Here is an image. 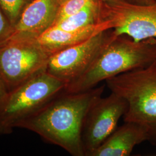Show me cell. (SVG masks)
I'll list each match as a JSON object with an SVG mask.
<instances>
[{
  "label": "cell",
  "instance_id": "cell-18",
  "mask_svg": "<svg viewBox=\"0 0 156 156\" xmlns=\"http://www.w3.org/2000/svg\"><path fill=\"white\" fill-rule=\"evenodd\" d=\"M67 1H68V0H58L59 2H60V5H61L62 4H64V2H66Z\"/></svg>",
  "mask_w": 156,
  "mask_h": 156
},
{
  "label": "cell",
  "instance_id": "cell-4",
  "mask_svg": "<svg viewBox=\"0 0 156 156\" xmlns=\"http://www.w3.org/2000/svg\"><path fill=\"white\" fill-rule=\"evenodd\" d=\"M66 84L44 71L8 93L0 103V134H10L65 89Z\"/></svg>",
  "mask_w": 156,
  "mask_h": 156
},
{
  "label": "cell",
  "instance_id": "cell-5",
  "mask_svg": "<svg viewBox=\"0 0 156 156\" xmlns=\"http://www.w3.org/2000/svg\"><path fill=\"white\" fill-rule=\"evenodd\" d=\"M50 57L37 39L12 38L0 46V79L8 93L46 69Z\"/></svg>",
  "mask_w": 156,
  "mask_h": 156
},
{
  "label": "cell",
  "instance_id": "cell-15",
  "mask_svg": "<svg viewBox=\"0 0 156 156\" xmlns=\"http://www.w3.org/2000/svg\"><path fill=\"white\" fill-rule=\"evenodd\" d=\"M15 28L0 9V46L11 39Z\"/></svg>",
  "mask_w": 156,
  "mask_h": 156
},
{
  "label": "cell",
  "instance_id": "cell-17",
  "mask_svg": "<svg viewBox=\"0 0 156 156\" xmlns=\"http://www.w3.org/2000/svg\"><path fill=\"white\" fill-rule=\"evenodd\" d=\"M127 1L132 3L136 4H140V5L150 4L156 1V0H127Z\"/></svg>",
  "mask_w": 156,
  "mask_h": 156
},
{
  "label": "cell",
  "instance_id": "cell-1",
  "mask_svg": "<svg viewBox=\"0 0 156 156\" xmlns=\"http://www.w3.org/2000/svg\"><path fill=\"white\" fill-rule=\"evenodd\" d=\"M105 86L79 93L64 90L20 127L35 132L72 156H85L82 140L84 121L90 107L102 96Z\"/></svg>",
  "mask_w": 156,
  "mask_h": 156
},
{
  "label": "cell",
  "instance_id": "cell-8",
  "mask_svg": "<svg viewBox=\"0 0 156 156\" xmlns=\"http://www.w3.org/2000/svg\"><path fill=\"white\" fill-rule=\"evenodd\" d=\"M127 110V103L111 92L101 97L90 107L84 121L82 140L85 156L98 147L117 128V124Z\"/></svg>",
  "mask_w": 156,
  "mask_h": 156
},
{
  "label": "cell",
  "instance_id": "cell-6",
  "mask_svg": "<svg viewBox=\"0 0 156 156\" xmlns=\"http://www.w3.org/2000/svg\"><path fill=\"white\" fill-rule=\"evenodd\" d=\"M100 17L111 22L117 36L135 41L156 39V1L140 5L127 0L100 1Z\"/></svg>",
  "mask_w": 156,
  "mask_h": 156
},
{
  "label": "cell",
  "instance_id": "cell-9",
  "mask_svg": "<svg viewBox=\"0 0 156 156\" xmlns=\"http://www.w3.org/2000/svg\"><path fill=\"white\" fill-rule=\"evenodd\" d=\"M60 6L58 0H31L15 26L12 38L37 39L54 25Z\"/></svg>",
  "mask_w": 156,
  "mask_h": 156
},
{
  "label": "cell",
  "instance_id": "cell-19",
  "mask_svg": "<svg viewBox=\"0 0 156 156\" xmlns=\"http://www.w3.org/2000/svg\"><path fill=\"white\" fill-rule=\"evenodd\" d=\"M101 1H108V0H100Z\"/></svg>",
  "mask_w": 156,
  "mask_h": 156
},
{
  "label": "cell",
  "instance_id": "cell-14",
  "mask_svg": "<svg viewBox=\"0 0 156 156\" xmlns=\"http://www.w3.org/2000/svg\"><path fill=\"white\" fill-rule=\"evenodd\" d=\"M95 0H68L62 4L58 9L56 23L58 22L67 17L73 15L82 10L86 6L94 1Z\"/></svg>",
  "mask_w": 156,
  "mask_h": 156
},
{
  "label": "cell",
  "instance_id": "cell-13",
  "mask_svg": "<svg viewBox=\"0 0 156 156\" xmlns=\"http://www.w3.org/2000/svg\"><path fill=\"white\" fill-rule=\"evenodd\" d=\"M31 0H0V9L14 27Z\"/></svg>",
  "mask_w": 156,
  "mask_h": 156
},
{
  "label": "cell",
  "instance_id": "cell-16",
  "mask_svg": "<svg viewBox=\"0 0 156 156\" xmlns=\"http://www.w3.org/2000/svg\"><path fill=\"white\" fill-rule=\"evenodd\" d=\"M8 94V93L7 92L4 84L0 79V103L5 98Z\"/></svg>",
  "mask_w": 156,
  "mask_h": 156
},
{
  "label": "cell",
  "instance_id": "cell-12",
  "mask_svg": "<svg viewBox=\"0 0 156 156\" xmlns=\"http://www.w3.org/2000/svg\"><path fill=\"white\" fill-rule=\"evenodd\" d=\"M101 22L100 0H95L80 11L56 23L53 26L66 31H74Z\"/></svg>",
  "mask_w": 156,
  "mask_h": 156
},
{
  "label": "cell",
  "instance_id": "cell-3",
  "mask_svg": "<svg viewBox=\"0 0 156 156\" xmlns=\"http://www.w3.org/2000/svg\"><path fill=\"white\" fill-rule=\"evenodd\" d=\"M105 82L111 92L127 103L124 121L139 126L145 131L147 141L156 146V60Z\"/></svg>",
  "mask_w": 156,
  "mask_h": 156
},
{
  "label": "cell",
  "instance_id": "cell-7",
  "mask_svg": "<svg viewBox=\"0 0 156 156\" xmlns=\"http://www.w3.org/2000/svg\"><path fill=\"white\" fill-rule=\"evenodd\" d=\"M117 35L113 29L101 32L83 42L50 55L45 71L66 84L72 83L89 68Z\"/></svg>",
  "mask_w": 156,
  "mask_h": 156
},
{
  "label": "cell",
  "instance_id": "cell-10",
  "mask_svg": "<svg viewBox=\"0 0 156 156\" xmlns=\"http://www.w3.org/2000/svg\"><path fill=\"white\" fill-rule=\"evenodd\" d=\"M112 29L111 23L103 20L74 31H66L52 26L37 38L41 46L51 55L60 50L83 42L101 32Z\"/></svg>",
  "mask_w": 156,
  "mask_h": 156
},
{
  "label": "cell",
  "instance_id": "cell-11",
  "mask_svg": "<svg viewBox=\"0 0 156 156\" xmlns=\"http://www.w3.org/2000/svg\"><path fill=\"white\" fill-rule=\"evenodd\" d=\"M146 140L147 136L142 128L134 123L125 122L89 156H129L135 146Z\"/></svg>",
  "mask_w": 156,
  "mask_h": 156
},
{
  "label": "cell",
  "instance_id": "cell-2",
  "mask_svg": "<svg viewBox=\"0 0 156 156\" xmlns=\"http://www.w3.org/2000/svg\"><path fill=\"white\" fill-rule=\"evenodd\" d=\"M156 60V39L135 41L126 35L117 36L102 50L85 73L66 86L64 91H85L102 81L146 67Z\"/></svg>",
  "mask_w": 156,
  "mask_h": 156
}]
</instances>
